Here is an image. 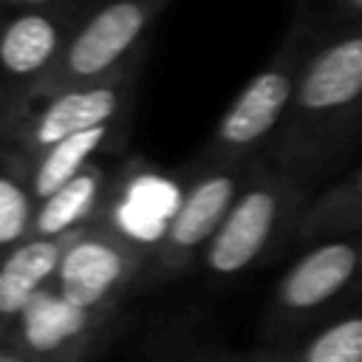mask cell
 Returning a JSON list of instances; mask_svg holds the SVG:
<instances>
[{"label":"cell","instance_id":"cell-1","mask_svg":"<svg viewBox=\"0 0 362 362\" xmlns=\"http://www.w3.org/2000/svg\"><path fill=\"white\" fill-rule=\"evenodd\" d=\"M362 136V25L342 23L308 51L280 133V170L308 184Z\"/></svg>","mask_w":362,"mask_h":362},{"label":"cell","instance_id":"cell-2","mask_svg":"<svg viewBox=\"0 0 362 362\" xmlns=\"http://www.w3.org/2000/svg\"><path fill=\"white\" fill-rule=\"evenodd\" d=\"M362 294V235L308 243L277 280L266 331L277 339H300Z\"/></svg>","mask_w":362,"mask_h":362},{"label":"cell","instance_id":"cell-3","mask_svg":"<svg viewBox=\"0 0 362 362\" xmlns=\"http://www.w3.org/2000/svg\"><path fill=\"white\" fill-rule=\"evenodd\" d=\"M308 201L305 184L283 170L252 178L204 252L206 272L229 280L257 266L280 238H294Z\"/></svg>","mask_w":362,"mask_h":362},{"label":"cell","instance_id":"cell-4","mask_svg":"<svg viewBox=\"0 0 362 362\" xmlns=\"http://www.w3.org/2000/svg\"><path fill=\"white\" fill-rule=\"evenodd\" d=\"M116 331V311L74 305L54 286H45L8 334V342L31 362H93L113 342Z\"/></svg>","mask_w":362,"mask_h":362},{"label":"cell","instance_id":"cell-5","mask_svg":"<svg viewBox=\"0 0 362 362\" xmlns=\"http://www.w3.org/2000/svg\"><path fill=\"white\" fill-rule=\"evenodd\" d=\"M308 51V42H294L288 57L260 71L240 90V96L232 102V107L218 124L221 144H226L229 150H249L269 139L277 127L283 130Z\"/></svg>","mask_w":362,"mask_h":362},{"label":"cell","instance_id":"cell-6","mask_svg":"<svg viewBox=\"0 0 362 362\" xmlns=\"http://www.w3.org/2000/svg\"><path fill=\"white\" fill-rule=\"evenodd\" d=\"M130 274L133 260L122 246L102 238H76L68 243L51 286L74 305L116 311Z\"/></svg>","mask_w":362,"mask_h":362},{"label":"cell","instance_id":"cell-7","mask_svg":"<svg viewBox=\"0 0 362 362\" xmlns=\"http://www.w3.org/2000/svg\"><path fill=\"white\" fill-rule=\"evenodd\" d=\"M240 192V178L235 173H215L192 187L167 226L164 252L170 266H181L187 257L206 252Z\"/></svg>","mask_w":362,"mask_h":362},{"label":"cell","instance_id":"cell-8","mask_svg":"<svg viewBox=\"0 0 362 362\" xmlns=\"http://www.w3.org/2000/svg\"><path fill=\"white\" fill-rule=\"evenodd\" d=\"M68 243L31 238L0 260V339H8L31 300L51 286Z\"/></svg>","mask_w":362,"mask_h":362},{"label":"cell","instance_id":"cell-9","mask_svg":"<svg viewBox=\"0 0 362 362\" xmlns=\"http://www.w3.org/2000/svg\"><path fill=\"white\" fill-rule=\"evenodd\" d=\"M141 25H144V11L136 3L122 0L107 6L74 40V48L68 57L71 68L82 76L110 68L127 51V45L139 37Z\"/></svg>","mask_w":362,"mask_h":362},{"label":"cell","instance_id":"cell-10","mask_svg":"<svg viewBox=\"0 0 362 362\" xmlns=\"http://www.w3.org/2000/svg\"><path fill=\"white\" fill-rule=\"evenodd\" d=\"M342 235H362V164L308 201L294 240L317 243Z\"/></svg>","mask_w":362,"mask_h":362},{"label":"cell","instance_id":"cell-11","mask_svg":"<svg viewBox=\"0 0 362 362\" xmlns=\"http://www.w3.org/2000/svg\"><path fill=\"white\" fill-rule=\"evenodd\" d=\"M277 356L280 362H362V308L339 311Z\"/></svg>","mask_w":362,"mask_h":362},{"label":"cell","instance_id":"cell-12","mask_svg":"<svg viewBox=\"0 0 362 362\" xmlns=\"http://www.w3.org/2000/svg\"><path fill=\"white\" fill-rule=\"evenodd\" d=\"M116 110V96L107 88H93V90H76L59 96L40 119L37 124V141L42 144H57L68 136L105 127V122Z\"/></svg>","mask_w":362,"mask_h":362},{"label":"cell","instance_id":"cell-13","mask_svg":"<svg viewBox=\"0 0 362 362\" xmlns=\"http://www.w3.org/2000/svg\"><path fill=\"white\" fill-rule=\"evenodd\" d=\"M54 25L40 14H25L6 28L0 40V59L14 74H31L54 54Z\"/></svg>","mask_w":362,"mask_h":362},{"label":"cell","instance_id":"cell-14","mask_svg":"<svg viewBox=\"0 0 362 362\" xmlns=\"http://www.w3.org/2000/svg\"><path fill=\"white\" fill-rule=\"evenodd\" d=\"M93 198H96V175L79 173L74 181H68L51 198H45V204L37 212V221L31 226L34 238H45V240L62 238L76 221H82L88 215Z\"/></svg>","mask_w":362,"mask_h":362},{"label":"cell","instance_id":"cell-15","mask_svg":"<svg viewBox=\"0 0 362 362\" xmlns=\"http://www.w3.org/2000/svg\"><path fill=\"white\" fill-rule=\"evenodd\" d=\"M105 133H107L105 127H93V130H85V133H76V136H68V139L57 141L51 147V153L45 156V161L40 164V170H37V178H34L37 195L45 201L57 189H62L68 181H74L79 175L82 161L99 147Z\"/></svg>","mask_w":362,"mask_h":362},{"label":"cell","instance_id":"cell-16","mask_svg":"<svg viewBox=\"0 0 362 362\" xmlns=\"http://www.w3.org/2000/svg\"><path fill=\"white\" fill-rule=\"evenodd\" d=\"M147 362H280L277 354H232L192 339H158L147 351Z\"/></svg>","mask_w":362,"mask_h":362},{"label":"cell","instance_id":"cell-17","mask_svg":"<svg viewBox=\"0 0 362 362\" xmlns=\"http://www.w3.org/2000/svg\"><path fill=\"white\" fill-rule=\"evenodd\" d=\"M28 232V198L25 192L6 175H0V249L14 252L25 243Z\"/></svg>","mask_w":362,"mask_h":362},{"label":"cell","instance_id":"cell-18","mask_svg":"<svg viewBox=\"0 0 362 362\" xmlns=\"http://www.w3.org/2000/svg\"><path fill=\"white\" fill-rule=\"evenodd\" d=\"M337 6L342 14V23L362 25V0H337Z\"/></svg>","mask_w":362,"mask_h":362},{"label":"cell","instance_id":"cell-19","mask_svg":"<svg viewBox=\"0 0 362 362\" xmlns=\"http://www.w3.org/2000/svg\"><path fill=\"white\" fill-rule=\"evenodd\" d=\"M0 362H31L14 342L8 339H0Z\"/></svg>","mask_w":362,"mask_h":362},{"label":"cell","instance_id":"cell-20","mask_svg":"<svg viewBox=\"0 0 362 362\" xmlns=\"http://www.w3.org/2000/svg\"><path fill=\"white\" fill-rule=\"evenodd\" d=\"M28 3H42V0H28Z\"/></svg>","mask_w":362,"mask_h":362}]
</instances>
